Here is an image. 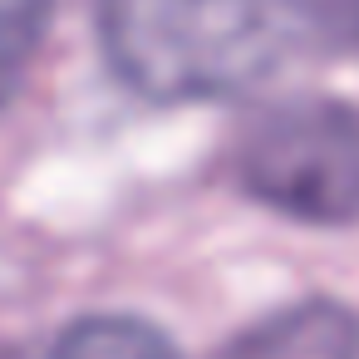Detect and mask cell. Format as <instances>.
<instances>
[{
  "mask_svg": "<svg viewBox=\"0 0 359 359\" xmlns=\"http://www.w3.org/2000/svg\"><path fill=\"white\" fill-rule=\"evenodd\" d=\"M104 50L158 104L226 99L305 50L290 0H99Z\"/></svg>",
  "mask_w": 359,
  "mask_h": 359,
  "instance_id": "6da1fadb",
  "label": "cell"
},
{
  "mask_svg": "<svg viewBox=\"0 0 359 359\" xmlns=\"http://www.w3.org/2000/svg\"><path fill=\"white\" fill-rule=\"evenodd\" d=\"M236 182L315 226L359 217V109L339 99H285L236 138Z\"/></svg>",
  "mask_w": 359,
  "mask_h": 359,
  "instance_id": "7a4b0ae2",
  "label": "cell"
},
{
  "mask_svg": "<svg viewBox=\"0 0 359 359\" xmlns=\"http://www.w3.org/2000/svg\"><path fill=\"white\" fill-rule=\"evenodd\" d=\"M222 359H359V315L339 300H300L236 334Z\"/></svg>",
  "mask_w": 359,
  "mask_h": 359,
  "instance_id": "3957f363",
  "label": "cell"
},
{
  "mask_svg": "<svg viewBox=\"0 0 359 359\" xmlns=\"http://www.w3.org/2000/svg\"><path fill=\"white\" fill-rule=\"evenodd\" d=\"M0 359H177L172 339L133 315H89L40 344H11Z\"/></svg>",
  "mask_w": 359,
  "mask_h": 359,
  "instance_id": "277c9868",
  "label": "cell"
},
{
  "mask_svg": "<svg viewBox=\"0 0 359 359\" xmlns=\"http://www.w3.org/2000/svg\"><path fill=\"white\" fill-rule=\"evenodd\" d=\"M55 0H0V94L35 60Z\"/></svg>",
  "mask_w": 359,
  "mask_h": 359,
  "instance_id": "5b68a950",
  "label": "cell"
},
{
  "mask_svg": "<svg viewBox=\"0 0 359 359\" xmlns=\"http://www.w3.org/2000/svg\"><path fill=\"white\" fill-rule=\"evenodd\" d=\"M305 50L359 55V0H290Z\"/></svg>",
  "mask_w": 359,
  "mask_h": 359,
  "instance_id": "8992f818",
  "label": "cell"
}]
</instances>
